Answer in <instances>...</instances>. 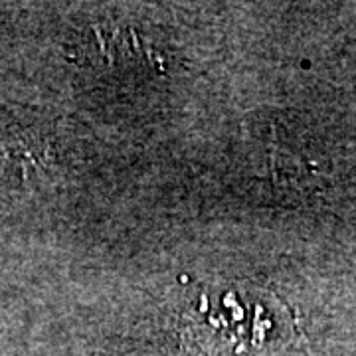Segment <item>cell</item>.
<instances>
[{"label": "cell", "instance_id": "cell-1", "mask_svg": "<svg viewBox=\"0 0 356 356\" xmlns=\"http://www.w3.org/2000/svg\"><path fill=\"white\" fill-rule=\"evenodd\" d=\"M287 325L280 299L248 283L202 287L180 311L184 344L206 356L266 355Z\"/></svg>", "mask_w": 356, "mask_h": 356}]
</instances>
